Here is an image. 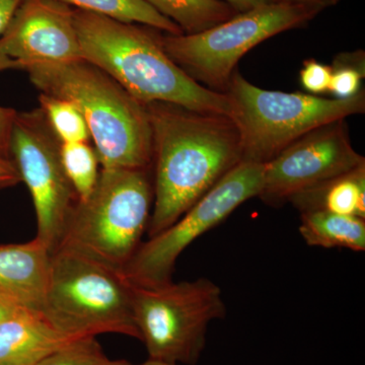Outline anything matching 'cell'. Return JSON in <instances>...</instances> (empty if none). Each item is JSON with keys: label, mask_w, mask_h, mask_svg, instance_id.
Segmentation results:
<instances>
[{"label": "cell", "mask_w": 365, "mask_h": 365, "mask_svg": "<svg viewBox=\"0 0 365 365\" xmlns=\"http://www.w3.org/2000/svg\"><path fill=\"white\" fill-rule=\"evenodd\" d=\"M225 93L232 103L230 118L241 134L242 162L268 163L314 129L365 111L364 90L344 100L267 91L237 71Z\"/></svg>", "instance_id": "6"}, {"label": "cell", "mask_w": 365, "mask_h": 365, "mask_svg": "<svg viewBox=\"0 0 365 365\" xmlns=\"http://www.w3.org/2000/svg\"><path fill=\"white\" fill-rule=\"evenodd\" d=\"M21 182L20 173L14 160L0 155V190L11 188Z\"/></svg>", "instance_id": "25"}, {"label": "cell", "mask_w": 365, "mask_h": 365, "mask_svg": "<svg viewBox=\"0 0 365 365\" xmlns=\"http://www.w3.org/2000/svg\"><path fill=\"white\" fill-rule=\"evenodd\" d=\"M0 53L21 69L83 59L73 7L57 0H23L0 35Z\"/></svg>", "instance_id": "12"}, {"label": "cell", "mask_w": 365, "mask_h": 365, "mask_svg": "<svg viewBox=\"0 0 365 365\" xmlns=\"http://www.w3.org/2000/svg\"><path fill=\"white\" fill-rule=\"evenodd\" d=\"M81 58L109 74L146 106L168 103L204 114L232 116L227 93L209 90L178 66L160 31L74 9Z\"/></svg>", "instance_id": "2"}, {"label": "cell", "mask_w": 365, "mask_h": 365, "mask_svg": "<svg viewBox=\"0 0 365 365\" xmlns=\"http://www.w3.org/2000/svg\"><path fill=\"white\" fill-rule=\"evenodd\" d=\"M71 340L42 312L21 307L0 322V365H37Z\"/></svg>", "instance_id": "14"}, {"label": "cell", "mask_w": 365, "mask_h": 365, "mask_svg": "<svg viewBox=\"0 0 365 365\" xmlns=\"http://www.w3.org/2000/svg\"><path fill=\"white\" fill-rule=\"evenodd\" d=\"M21 2L23 0H0V35L6 31Z\"/></svg>", "instance_id": "26"}, {"label": "cell", "mask_w": 365, "mask_h": 365, "mask_svg": "<svg viewBox=\"0 0 365 365\" xmlns=\"http://www.w3.org/2000/svg\"><path fill=\"white\" fill-rule=\"evenodd\" d=\"M81 11L103 14L125 23L150 26L169 35H182L181 29L155 11L145 0H57Z\"/></svg>", "instance_id": "18"}, {"label": "cell", "mask_w": 365, "mask_h": 365, "mask_svg": "<svg viewBox=\"0 0 365 365\" xmlns=\"http://www.w3.org/2000/svg\"><path fill=\"white\" fill-rule=\"evenodd\" d=\"M364 163L353 148L346 119L337 120L304 134L266 163L258 197L268 205L280 206Z\"/></svg>", "instance_id": "11"}, {"label": "cell", "mask_w": 365, "mask_h": 365, "mask_svg": "<svg viewBox=\"0 0 365 365\" xmlns=\"http://www.w3.org/2000/svg\"><path fill=\"white\" fill-rule=\"evenodd\" d=\"M332 68L314 59L304 62L300 71V85L314 96L329 93Z\"/></svg>", "instance_id": "23"}, {"label": "cell", "mask_w": 365, "mask_h": 365, "mask_svg": "<svg viewBox=\"0 0 365 365\" xmlns=\"http://www.w3.org/2000/svg\"><path fill=\"white\" fill-rule=\"evenodd\" d=\"M11 158L32 196L37 237L51 254L58 247L78 197L61 160V141L40 108L16 113L11 143Z\"/></svg>", "instance_id": "10"}, {"label": "cell", "mask_w": 365, "mask_h": 365, "mask_svg": "<svg viewBox=\"0 0 365 365\" xmlns=\"http://www.w3.org/2000/svg\"><path fill=\"white\" fill-rule=\"evenodd\" d=\"M141 365H179V364H165V362L155 361V360H148V361L144 362V364H141Z\"/></svg>", "instance_id": "31"}, {"label": "cell", "mask_w": 365, "mask_h": 365, "mask_svg": "<svg viewBox=\"0 0 365 365\" xmlns=\"http://www.w3.org/2000/svg\"><path fill=\"white\" fill-rule=\"evenodd\" d=\"M108 360L97 337H83L69 341L37 365H103Z\"/></svg>", "instance_id": "22"}, {"label": "cell", "mask_w": 365, "mask_h": 365, "mask_svg": "<svg viewBox=\"0 0 365 365\" xmlns=\"http://www.w3.org/2000/svg\"><path fill=\"white\" fill-rule=\"evenodd\" d=\"M129 285L134 319L148 360L198 364L209 324L227 314L220 287L207 278L157 287Z\"/></svg>", "instance_id": "7"}, {"label": "cell", "mask_w": 365, "mask_h": 365, "mask_svg": "<svg viewBox=\"0 0 365 365\" xmlns=\"http://www.w3.org/2000/svg\"><path fill=\"white\" fill-rule=\"evenodd\" d=\"M6 69H21V67L18 61L0 53V71ZM16 113L11 108L0 107V155L11 160H13L11 153V132Z\"/></svg>", "instance_id": "24"}, {"label": "cell", "mask_w": 365, "mask_h": 365, "mask_svg": "<svg viewBox=\"0 0 365 365\" xmlns=\"http://www.w3.org/2000/svg\"><path fill=\"white\" fill-rule=\"evenodd\" d=\"M264 169L265 163L235 165L176 222L140 245L122 271L126 279L143 287L172 282L178 258L192 242L225 222L242 203L259 196Z\"/></svg>", "instance_id": "9"}, {"label": "cell", "mask_w": 365, "mask_h": 365, "mask_svg": "<svg viewBox=\"0 0 365 365\" xmlns=\"http://www.w3.org/2000/svg\"><path fill=\"white\" fill-rule=\"evenodd\" d=\"M24 71L41 93L78 108L102 169H150L153 133L146 106L109 74L83 59L31 64Z\"/></svg>", "instance_id": "3"}, {"label": "cell", "mask_w": 365, "mask_h": 365, "mask_svg": "<svg viewBox=\"0 0 365 365\" xmlns=\"http://www.w3.org/2000/svg\"><path fill=\"white\" fill-rule=\"evenodd\" d=\"M176 24L182 35H195L225 23L239 14L225 0H145Z\"/></svg>", "instance_id": "17"}, {"label": "cell", "mask_w": 365, "mask_h": 365, "mask_svg": "<svg viewBox=\"0 0 365 365\" xmlns=\"http://www.w3.org/2000/svg\"><path fill=\"white\" fill-rule=\"evenodd\" d=\"M103 365H135L132 364L130 362L127 361V360H108L107 362H105Z\"/></svg>", "instance_id": "30"}, {"label": "cell", "mask_w": 365, "mask_h": 365, "mask_svg": "<svg viewBox=\"0 0 365 365\" xmlns=\"http://www.w3.org/2000/svg\"><path fill=\"white\" fill-rule=\"evenodd\" d=\"M338 1H339V0H335L336 4H337Z\"/></svg>", "instance_id": "32"}, {"label": "cell", "mask_w": 365, "mask_h": 365, "mask_svg": "<svg viewBox=\"0 0 365 365\" xmlns=\"http://www.w3.org/2000/svg\"><path fill=\"white\" fill-rule=\"evenodd\" d=\"M50 262L51 252L37 237L24 244L0 245V297L41 311Z\"/></svg>", "instance_id": "13"}, {"label": "cell", "mask_w": 365, "mask_h": 365, "mask_svg": "<svg viewBox=\"0 0 365 365\" xmlns=\"http://www.w3.org/2000/svg\"><path fill=\"white\" fill-rule=\"evenodd\" d=\"M39 104L61 143H88L91 134L85 118L71 101L41 93Z\"/></svg>", "instance_id": "19"}, {"label": "cell", "mask_w": 365, "mask_h": 365, "mask_svg": "<svg viewBox=\"0 0 365 365\" xmlns=\"http://www.w3.org/2000/svg\"><path fill=\"white\" fill-rule=\"evenodd\" d=\"M281 1L289 2V4H302V6L316 7V9H324L335 6V0H281Z\"/></svg>", "instance_id": "28"}, {"label": "cell", "mask_w": 365, "mask_h": 365, "mask_svg": "<svg viewBox=\"0 0 365 365\" xmlns=\"http://www.w3.org/2000/svg\"><path fill=\"white\" fill-rule=\"evenodd\" d=\"M61 160L78 200L88 198L97 184L98 158L88 143H61Z\"/></svg>", "instance_id": "20"}, {"label": "cell", "mask_w": 365, "mask_h": 365, "mask_svg": "<svg viewBox=\"0 0 365 365\" xmlns=\"http://www.w3.org/2000/svg\"><path fill=\"white\" fill-rule=\"evenodd\" d=\"M321 9L279 1L239 13L195 35H162L170 59L209 90L227 93L240 60L257 45L278 34L304 26Z\"/></svg>", "instance_id": "8"}, {"label": "cell", "mask_w": 365, "mask_h": 365, "mask_svg": "<svg viewBox=\"0 0 365 365\" xmlns=\"http://www.w3.org/2000/svg\"><path fill=\"white\" fill-rule=\"evenodd\" d=\"M153 133L155 182L148 237L177 222L242 160L234 120L168 103L146 105Z\"/></svg>", "instance_id": "1"}, {"label": "cell", "mask_w": 365, "mask_h": 365, "mask_svg": "<svg viewBox=\"0 0 365 365\" xmlns=\"http://www.w3.org/2000/svg\"><path fill=\"white\" fill-rule=\"evenodd\" d=\"M41 312L71 339L120 334L140 340L123 272L69 250L51 254Z\"/></svg>", "instance_id": "5"}, {"label": "cell", "mask_w": 365, "mask_h": 365, "mask_svg": "<svg viewBox=\"0 0 365 365\" xmlns=\"http://www.w3.org/2000/svg\"><path fill=\"white\" fill-rule=\"evenodd\" d=\"M21 307L16 306L14 302H9L0 297V322L4 321L14 313H16Z\"/></svg>", "instance_id": "29"}, {"label": "cell", "mask_w": 365, "mask_h": 365, "mask_svg": "<svg viewBox=\"0 0 365 365\" xmlns=\"http://www.w3.org/2000/svg\"><path fill=\"white\" fill-rule=\"evenodd\" d=\"M364 52L343 53L334 60L329 93L334 98H349L361 91L365 76Z\"/></svg>", "instance_id": "21"}, {"label": "cell", "mask_w": 365, "mask_h": 365, "mask_svg": "<svg viewBox=\"0 0 365 365\" xmlns=\"http://www.w3.org/2000/svg\"><path fill=\"white\" fill-rule=\"evenodd\" d=\"M299 232L307 245L365 251V220L326 211L300 213Z\"/></svg>", "instance_id": "16"}, {"label": "cell", "mask_w": 365, "mask_h": 365, "mask_svg": "<svg viewBox=\"0 0 365 365\" xmlns=\"http://www.w3.org/2000/svg\"><path fill=\"white\" fill-rule=\"evenodd\" d=\"M288 202L300 213L326 211L365 220V163L300 192Z\"/></svg>", "instance_id": "15"}, {"label": "cell", "mask_w": 365, "mask_h": 365, "mask_svg": "<svg viewBox=\"0 0 365 365\" xmlns=\"http://www.w3.org/2000/svg\"><path fill=\"white\" fill-rule=\"evenodd\" d=\"M237 13H245L250 9L266 4H275L281 0H225Z\"/></svg>", "instance_id": "27"}, {"label": "cell", "mask_w": 365, "mask_h": 365, "mask_svg": "<svg viewBox=\"0 0 365 365\" xmlns=\"http://www.w3.org/2000/svg\"><path fill=\"white\" fill-rule=\"evenodd\" d=\"M153 205L150 170L102 169L90 196L74 204L57 249L123 271L143 244Z\"/></svg>", "instance_id": "4"}]
</instances>
